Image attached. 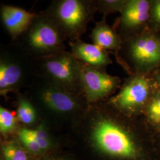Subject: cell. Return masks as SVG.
Instances as JSON below:
<instances>
[{"label":"cell","instance_id":"4fadbf2b","mask_svg":"<svg viewBox=\"0 0 160 160\" xmlns=\"http://www.w3.org/2000/svg\"><path fill=\"white\" fill-rule=\"evenodd\" d=\"M90 37L94 45L108 51H113L115 55L119 52L123 44L120 35L113 27L107 23L106 18L103 17L95 23Z\"/></svg>","mask_w":160,"mask_h":160},{"label":"cell","instance_id":"7c38bea8","mask_svg":"<svg viewBox=\"0 0 160 160\" xmlns=\"http://www.w3.org/2000/svg\"><path fill=\"white\" fill-rule=\"evenodd\" d=\"M22 8L2 5L0 7V18L4 28L14 42L28 28L36 16Z\"/></svg>","mask_w":160,"mask_h":160},{"label":"cell","instance_id":"8fae6325","mask_svg":"<svg viewBox=\"0 0 160 160\" xmlns=\"http://www.w3.org/2000/svg\"><path fill=\"white\" fill-rule=\"evenodd\" d=\"M68 42L70 52L81 63L104 70L113 63L109 52L97 45L86 43L81 39Z\"/></svg>","mask_w":160,"mask_h":160},{"label":"cell","instance_id":"cb8c5ba5","mask_svg":"<svg viewBox=\"0 0 160 160\" xmlns=\"http://www.w3.org/2000/svg\"><path fill=\"white\" fill-rule=\"evenodd\" d=\"M0 143H1V141H0ZM0 160H1V156H0Z\"/></svg>","mask_w":160,"mask_h":160},{"label":"cell","instance_id":"d6986e66","mask_svg":"<svg viewBox=\"0 0 160 160\" xmlns=\"http://www.w3.org/2000/svg\"><path fill=\"white\" fill-rule=\"evenodd\" d=\"M16 137L23 147L33 156L42 154L43 153L42 150L34 138L29 132L28 128L22 127Z\"/></svg>","mask_w":160,"mask_h":160},{"label":"cell","instance_id":"277c9868","mask_svg":"<svg viewBox=\"0 0 160 160\" xmlns=\"http://www.w3.org/2000/svg\"><path fill=\"white\" fill-rule=\"evenodd\" d=\"M94 116L90 135L98 148L115 157L126 158L137 157L135 144L126 126L113 117L100 112Z\"/></svg>","mask_w":160,"mask_h":160},{"label":"cell","instance_id":"2e32d148","mask_svg":"<svg viewBox=\"0 0 160 160\" xmlns=\"http://www.w3.org/2000/svg\"><path fill=\"white\" fill-rule=\"evenodd\" d=\"M22 127L16 115L0 104V136L6 139L16 136Z\"/></svg>","mask_w":160,"mask_h":160},{"label":"cell","instance_id":"ac0fdd59","mask_svg":"<svg viewBox=\"0 0 160 160\" xmlns=\"http://www.w3.org/2000/svg\"><path fill=\"white\" fill-rule=\"evenodd\" d=\"M28 129L30 134L39 145L43 152L51 148L52 145L51 136L46 122L44 120H41L38 126L33 128H28Z\"/></svg>","mask_w":160,"mask_h":160},{"label":"cell","instance_id":"ba28073f","mask_svg":"<svg viewBox=\"0 0 160 160\" xmlns=\"http://www.w3.org/2000/svg\"><path fill=\"white\" fill-rule=\"evenodd\" d=\"M155 93L151 74L130 75L108 101L122 113L131 116L143 114Z\"/></svg>","mask_w":160,"mask_h":160},{"label":"cell","instance_id":"9c48e42d","mask_svg":"<svg viewBox=\"0 0 160 160\" xmlns=\"http://www.w3.org/2000/svg\"><path fill=\"white\" fill-rule=\"evenodd\" d=\"M81 82L83 94L88 104L109 98L118 91L122 84L120 77L109 74L104 69L82 63Z\"/></svg>","mask_w":160,"mask_h":160},{"label":"cell","instance_id":"8992f818","mask_svg":"<svg viewBox=\"0 0 160 160\" xmlns=\"http://www.w3.org/2000/svg\"><path fill=\"white\" fill-rule=\"evenodd\" d=\"M45 12L68 42L81 39L97 12L94 0H54Z\"/></svg>","mask_w":160,"mask_h":160},{"label":"cell","instance_id":"603a6c76","mask_svg":"<svg viewBox=\"0 0 160 160\" xmlns=\"http://www.w3.org/2000/svg\"><path fill=\"white\" fill-rule=\"evenodd\" d=\"M65 160V159H63V158H58V159H55V160Z\"/></svg>","mask_w":160,"mask_h":160},{"label":"cell","instance_id":"5bb4252c","mask_svg":"<svg viewBox=\"0 0 160 160\" xmlns=\"http://www.w3.org/2000/svg\"><path fill=\"white\" fill-rule=\"evenodd\" d=\"M16 116L22 127L33 128L40 123V116L33 103L25 92L16 95Z\"/></svg>","mask_w":160,"mask_h":160},{"label":"cell","instance_id":"9a60e30c","mask_svg":"<svg viewBox=\"0 0 160 160\" xmlns=\"http://www.w3.org/2000/svg\"><path fill=\"white\" fill-rule=\"evenodd\" d=\"M0 156L1 160H33V155L23 147L16 137L1 142Z\"/></svg>","mask_w":160,"mask_h":160},{"label":"cell","instance_id":"7402d4cb","mask_svg":"<svg viewBox=\"0 0 160 160\" xmlns=\"http://www.w3.org/2000/svg\"><path fill=\"white\" fill-rule=\"evenodd\" d=\"M151 77L154 84L156 93L160 94V67L151 73Z\"/></svg>","mask_w":160,"mask_h":160},{"label":"cell","instance_id":"3957f363","mask_svg":"<svg viewBox=\"0 0 160 160\" xmlns=\"http://www.w3.org/2000/svg\"><path fill=\"white\" fill-rule=\"evenodd\" d=\"M115 56L129 75L151 74L160 67V35L147 29L123 41Z\"/></svg>","mask_w":160,"mask_h":160},{"label":"cell","instance_id":"7a4b0ae2","mask_svg":"<svg viewBox=\"0 0 160 160\" xmlns=\"http://www.w3.org/2000/svg\"><path fill=\"white\" fill-rule=\"evenodd\" d=\"M24 92L40 114L45 112L59 118L77 114L84 104H89L84 96L64 90L42 78L34 76Z\"/></svg>","mask_w":160,"mask_h":160},{"label":"cell","instance_id":"e0dca14e","mask_svg":"<svg viewBox=\"0 0 160 160\" xmlns=\"http://www.w3.org/2000/svg\"><path fill=\"white\" fill-rule=\"evenodd\" d=\"M143 114L149 125L160 132V94H155L147 105Z\"/></svg>","mask_w":160,"mask_h":160},{"label":"cell","instance_id":"ffe728a7","mask_svg":"<svg viewBox=\"0 0 160 160\" xmlns=\"http://www.w3.org/2000/svg\"><path fill=\"white\" fill-rule=\"evenodd\" d=\"M127 0H94L97 12L102 13L103 18L112 13L120 12Z\"/></svg>","mask_w":160,"mask_h":160},{"label":"cell","instance_id":"5b68a950","mask_svg":"<svg viewBox=\"0 0 160 160\" xmlns=\"http://www.w3.org/2000/svg\"><path fill=\"white\" fill-rule=\"evenodd\" d=\"M34 76L42 78L67 92L84 96L81 82V63L71 52H59L32 60Z\"/></svg>","mask_w":160,"mask_h":160},{"label":"cell","instance_id":"52a82bcc","mask_svg":"<svg viewBox=\"0 0 160 160\" xmlns=\"http://www.w3.org/2000/svg\"><path fill=\"white\" fill-rule=\"evenodd\" d=\"M33 77L32 60L12 43L8 45H0V97L22 92Z\"/></svg>","mask_w":160,"mask_h":160},{"label":"cell","instance_id":"44dd1931","mask_svg":"<svg viewBox=\"0 0 160 160\" xmlns=\"http://www.w3.org/2000/svg\"><path fill=\"white\" fill-rule=\"evenodd\" d=\"M148 29L160 35V0H151Z\"/></svg>","mask_w":160,"mask_h":160},{"label":"cell","instance_id":"30bf717a","mask_svg":"<svg viewBox=\"0 0 160 160\" xmlns=\"http://www.w3.org/2000/svg\"><path fill=\"white\" fill-rule=\"evenodd\" d=\"M151 0H127L114 29L123 41L148 29Z\"/></svg>","mask_w":160,"mask_h":160},{"label":"cell","instance_id":"6da1fadb","mask_svg":"<svg viewBox=\"0 0 160 160\" xmlns=\"http://www.w3.org/2000/svg\"><path fill=\"white\" fill-rule=\"evenodd\" d=\"M64 38L46 12L36 14L28 28L12 44L30 60L66 50Z\"/></svg>","mask_w":160,"mask_h":160}]
</instances>
